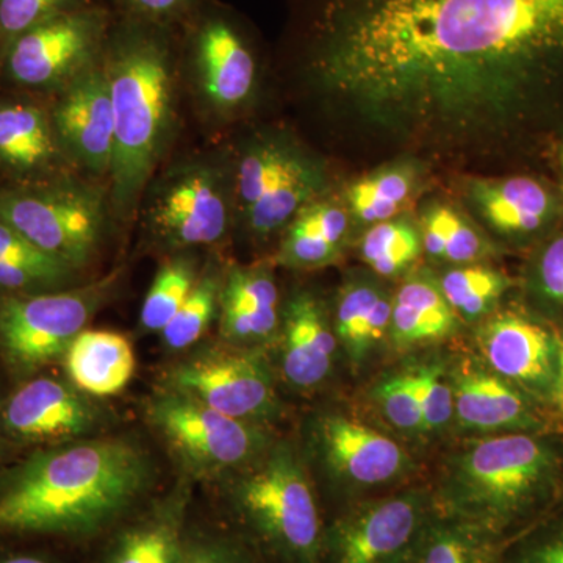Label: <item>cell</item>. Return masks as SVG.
<instances>
[{
	"instance_id": "cell-14",
	"label": "cell",
	"mask_w": 563,
	"mask_h": 563,
	"mask_svg": "<svg viewBox=\"0 0 563 563\" xmlns=\"http://www.w3.org/2000/svg\"><path fill=\"white\" fill-rule=\"evenodd\" d=\"M49 114L58 146L74 172L95 181H109L114 118L102 60L55 92Z\"/></svg>"
},
{
	"instance_id": "cell-38",
	"label": "cell",
	"mask_w": 563,
	"mask_h": 563,
	"mask_svg": "<svg viewBox=\"0 0 563 563\" xmlns=\"http://www.w3.org/2000/svg\"><path fill=\"white\" fill-rule=\"evenodd\" d=\"M412 380L420 401L424 431H439L454 417L453 387L437 368H422L412 374Z\"/></svg>"
},
{
	"instance_id": "cell-6",
	"label": "cell",
	"mask_w": 563,
	"mask_h": 563,
	"mask_svg": "<svg viewBox=\"0 0 563 563\" xmlns=\"http://www.w3.org/2000/svg\"><path fill=\"white\" fill-rule=\"evenodd\" d=\"M0 220L76 272L87 268L111 221L109 191L73 173L0 190Z\"/></svg>"
},
{
	"instance_id": "cell-18",
	"label": "cell",
	"mask_w": 563,
	"mask_h": 563,
	"mask_svg": "<svg viewBox=\"0 0 563 563\" xmlns=\"http://www.w3.org/2000/svg\"><path fill=\"white\" fill-rule=\"evenodd\" d=\"M314 439L325 465L346 483L388 484L410 468L409 455L398 443L343 415L322 417Z\"/></svg>"
},
{
	"instance_id": "cell-35",
	"label": "cell",
	"mask_w": 563,
	"mask_h": 563,
	"mask_svg": "<svg viewBox=\"0 0 563 563\" xmlns=\"http://www.w3.org/2000/svg\"><path fill=\"white\" fill-rule=\"evenodd\" d=\"M420 563H496V559L484 536L465 526H448L431 533Z\"/></svg>"
},
{
	"instance_id": "cell-1",
	"label": "cell",
	"mask_w": 563,
	"mask_h": 563,
	"mask_svg": "<svg viewBox=\"0 0 563 563\" xmlns=\"http://www.w3.org/2000/svg\"><path fill=\"white\" fill-rule=\"evenodd\" d=\"M302 55L369 124L503 135L563 99V0H307Z\"/></svg>"
},
{
	"instance_id": "cell-30",
	"label": "cell",
	"mask_w": 563,
	"mask_h": 563,
	"mask_svg": "<svg viewBox=\"0 0 563 563\" xmlns=\"http://www.w3.org/2000/svg\"><path fill=\"white\" fill-rule=\"evenodd\" d=\"M222 280L224 272L217 263L210 261L203 266L179 312L161 332L166 350H188L206 335L214 318L220 317Z\"/></svg>"
},
{
	"instance_id": "cell-44",
	"label": "cell",
	"mask_w": 563,
	"mask_h": 563,
	"mask_svg": "<svg viewBox=\"0 0 563 563\" xmlns=\"http://www.w3.org/2000/svg\"><path fill=\"white\" fill-rule=\"evenodd\" d=\"M554 402H563V336H558V363H555Z\"/></svg>"
},
{
	"instance_id": "cell-46",
	"label": "cell",
	"mask_w": 563,
	"mask_h": 563,
	"mask_svg": "<svg viewBox=\"0 0 563 563\" xmlns=\"http://www.w3.org/2000/svg\"><path fill=\"white\" fill-rule=\"evenodd\" d=\"M561 406H562V409H563V402L561 404Z\"/></svg>"
},
{
	"instance_id": "cell-5",
	"label": "cell",
	"mask_w": 563,
	"mask_h": 563,
	"mask_svg": "<svg viewBox=\"0 0 563 563\" xmlns=\"http://www.w3.org/2000/svg\"><path fill=\"white\" fill-rule=\"evenodd\" d=\"M562 476V453L550 440L501 433L455 459L450 490L463 509L501 523L553 495Z\"/></svg>"
},
{
	"instance_id": "cell-2",
	"label": "cell",
	"mask_w": 563,
	"mask_h": 563,
	"mask_svg": "<svg viewBox=\"0 0 563 563\" xmlns=\"http://www.w3.org/2000/svg\"><path fill=\"white\" fill-rule=\"evenodd\" d=\"M102 66L114 118L107 181L111 220L129 224L180 128L184 79L177 27L120 16L111 22Z\"/></svg>"
},
{
	"instance_id": "cell-3",
	"label": "cell",
	"mask_w": 563,
	"mask_h": 563,
	"mask_svg": "<svg viewBox=\"0 0 563 563\" xmlns=\"http://www.w3.org/2000/svg\"><path fill=\"white\" fill-rule=\"evenodd\" d=\"M135 443L74 440L25 459L0 481V537L80 536L120 517L150 487Z\"/></svg>"
},
{
	"instance_id": "cell-11",
	"label": "cell",
	"mask_w": 563,
	"mask_h": 563,
	"mask_svg": "<svg viewBox=\"0 0 563 563\" xmlns=\"http://www.w3.org/2000/svg\"><path fill=\"white\" fill-rule=\"evenodd\" d=\"M147 417L174 457L196 477L244 468L268 448L255 422L228 417L168 388L152 396Z\"/></svg>"
},
{
	"instance_id": "cell-32",
	"label": "cell",
	"mask_w": 563,
	"mask_h": 563,
	"mask_svg": "<svg viewBox=\"0 0 563 563\" xmlns=\"http://www.w3.org/2000/svg\"><path fill=\"white\" fill-rule=\"evenodd\" d=\"M421 224L422 247L433 258L461 265L479 261L487 252L483 235L451 207L433 206Z\"/></svg>"
},
{
	"instance_id": "cell-20",
	"label": "cell",
	"mask_w": 563,
	"mask_h": 563,
	"mask_svg": "<svg viewBox=\"0 0 563 563\" xmlns=\"http://www.w3.org/2000/svg\"><path fill=\"white\" fill-rule=\"evenodd\" d=\"M461 428L476 432L540 433L544 420L531 396L495 373L468 369L453 387Z\"/></svg>"
},
{
	"instance_id": "cell-17",
	"label": "cell",
	"mask_w": 563,
	"mask_h": 563,
	"mask_svg": "<svg viewBox=\"0 0 563 563\" xmlns=\"http://www.w3.org/2000/svg\"><path fill=\"white\" fill-rule=\"evenodd\" d=\"M98 410L73 384L40 377L22 385L2 410V424L27 443H68L88 435Z\"/></svg>"
},
{
	"instance_id": "cell-41",
	"label": "cell",
	"mask_w": 563,
	"mask_h": 563,
	"mask_svg": "<svg viewBox=\"0 0 563 563\" xmlns=\"http://www.w3.org/2000/svg\"><path fill=\"white\" fill-rule=\"evenodd\" d=\"M174 563H250L229 544L214 540H191L181 543Z\"/></svg>"
},
{
	"instance_id": "cell-42",
	"label": "cell",
	"mask_w": 563,
	"mask_h": 563,
	"mask_svg": "<svg viewBox=\"0 0 563 563\" xmlns=\"http://www.w3.org/2000/svg\"><path fill=\"white\" fill-rule=\"evenodd\" d=\"M521 563H563V525L533 543L521 558Z\"/></svg>"
},
{
	"instance_id": "cell-24",
	"label": "cell",
	"mask_w": 563,
	"mask_h": 563,
	"mask_svg": "<svg viewBox=\"0 0 563 563\" xmlns=\"http://www.w3.org/2000/svg\"><path fill=\"white\" fill-rule=\"evenodd\" d=\"M65 366L77 390L99 398L114 396L135 374V351L122 333L85 329L66 351Z\"/></svg>"
},
{
	"instance_id": "cell-25",
	"label": "cell",
	"mask_w": 563,
	"mask_h": 563,
	"mask_svg": "<svg viewBox=\"0 0 563 563\" xmlns=\"http://www.w3.org/2000/svg\"><path fill=\"white\" fill-rule=\"evenodd\" d=\"M459 317L439 280L428 274L409 277L393 296L390 333L399 347L417 346L451 335Z\"/></svg>"
},
{
	"instance_id": "cell-28",
	"label": "cell",
	"mask_w": 563,
	"mask_h": 563,
	"mask_svg": "<svg viewBox=\"0 0 563 563\" xmlns=\"http://www.w3.org/2000/svg\"><path fill=\"white\" fill-rule=\"evenodd\" d=\"M185 495H173L151 517L129 529L118 540L109 563H174L179 555Z\"/></svg>"
},
{
	"instance_id": "cell-7",
	"label": "cell",
	"mask_w": 563,
	"mask_h": 563,
	"mask_svg": "<svg viewBox=\"0 0 563 563\" xmlns=\"http://www.w3.org/2000/svg\"><path fill=\"white\" fill-rule=\"evenodd\" d=\"M232 155L236 220L257 239L284 232L324 192L321 166L287 135L258 133Z\"/></svg>"
},
{
	"instance_id": "cell-23",
	"label": "cell",
	"mask_w": 563,
	"mask_h": 563,
	"mask_svg": "<svg viewBox=\"0 0 563 563\" xmlns=\"http://www.w3.org/2000/svg\"><path fill=\"white\" fill-rule=\"evenodd\" d=\"M470 198L496 232L509 236L536 235L563 213L561 199L532 177L476 180Z\"/></svg>"
},
{
	"instance_id": "cell-31",
	"label": "cell",
	"mask_w": 563,
	"mask_h": 563,
	"mask_svg": "<svg viewBox=\"0 0 563 563\" xmlns=\"http://www.w3.org/2000/svg\"><path fill=\"white\" fill-rule=\"evenodd\" d=\"M412 191V173L404 168H388L352 184L346 201L357 221L374 225L395 220L410 201Z\"/></svg>"
},
{
	"instance_id": "cell-43",
	"label": "cell",
	"mask_w": 563,
	"mask_h": 563,
	"mask_svg": "<svg viewBox=\"0 0 563 563\" xmlns=\"http://www.w3.org/2000/svg\"><path fill=\"white\" fill-rule=\"evenodd\" d=\"M0 563H58L49 555L33 551H0Z\"/></svg>"
},
{
	"instance_id": "cell-12",
	"label": "cell",
	"mask_w": 563,
	"mask_h": 563,
	"mask_svg": "<svg viewBox=\"0 0 563 563\" xmlns=\"http://www.w3.org/2000/svg\"><path fill=\"white\" fill-rule=\"evenodd\" d=\"M111 22L109 11L91 2L40 22L3 49L7 79L55 95L102 60Z\"/></svg>"
},
{
	"instance_id": "cell-19",
	"label": "cell",
	"mask_w": 563,
	"mask_h": 563,
	"mask_svg": "<svg viewBox=\"0 0 563 563\" xmlns=\"http://www.w3.org/2000/svg\"><path fill=\"white\" fill-rule=\"evenodd\" d=\"M0 169L16 184L76 173L58 146L49 109L31 101L0 102Z\"/></svg>"
},
{
	"instance_id": "cell-29",
	"label": "cell",
	"mask_w": 563,
	"mask_h": 563,
	"mask_svg": "<svg viewBox=\"0 0 563 563\" xmlns=\"http://www.w3.org/2000/svg\"><path fill=\"white\" fill-rule=\"evenodd\" d=\"M199 261L192 251L168 254L152 280L141 307L140 324L144 331L162 332L179 312L198 280Z\"/></svg>"
},
{
	"instance_id": "cell-10",
	"label": "cell",
	"mask_w": 563,
	"mask_h": 563,
	"mask_svg": "<svg viewBox=\"0 0 563 563\" xmlns=\"http://www.w3.org/2000/svg\"><path fill=\"white\" fill-rule=\"evenodd\" d=\"M120 273L65 290L3 296L0 301V347L7 361L33 372L65 357L88 322L109 301Z\"/></svg>"
},
{
	"instance_id": "cell-26",
	"label": "cell",
	"mask_w": 563,
	"mask_h": 563,
	"mask_svg": "<svg viewBox=\"0 0 563 563\" xmlns=\"http://www.w3.org/2000/svg\"><path fill=\"white\" fill-rule=\"evenodd\" d=\"M79 272L36 247L0 220V292L3 296L65 290Z\"/></svg>"
},
{
	"instance_id": "cell-21",
	"label": "cell",
	"mask_w": 563,
	"mask_h": 563,
	"mask_svg": "<svg viewBox=\"0 0 563 563\" xmlns=\"http://www.w3.org/2000/svg\"><path fill=\"white\" fill-rule=\"evenodd\" d=\"M280 369L285 380L310 390L331 374L336 335L312 292L298 291L288 299L280 318Z\"/></svg>"
},
{
	"instance_id": "cell-13",
	"label": "cell",
	"mask_w": 563,
	"mask_h": 563,
	"mask_svg": "<svg viewBox=\"0 0 563 563\" xmlns=\"http://www.w3.org/2000/svg\"><path fill=\"white\" fill-rule=\"evenodd\" d=\"M163 388L255 424L277 412L268 363L250 347L225 344L192 354L166 373Z\"/></svg>"
},
{
	"instance_id": "cell-4",
	"label": "cell",
	"mask_w": 563,
	"mask_h": 563,
	"mask_svg": "<svg viewBox=\"0 0 563 563\" xmlns=\"http://www.w3.org/2000/svg\"><path fill=\"white\" fill-rule=\"evenodd\" d=\"M136 214L147 240L168 254L224 242L236 221L232 152H192L163 166Z\"/></svg>"
},
{
	"instance_id": "cell-27",
	"label": "cell",
	"mask_w": 563,
	"mask_h": 563,
	"mask_svg": "<svg viewBox=\"0 0 563 563\" xmlns=\"http://www.w3.org/2000/svg\"><path fill=\"white\" fill-rule=\"evenodd\" d=\"M391 309L393 298L374 284L357 282L343 288L333 332L351 358L361 361L390 332Z\"/></svg>"
},
{
	"instance_id": "cell-8",
	"label": "cell",
	"mask_w": 563,
	"mask_h": 563,
	"mask_svg": "<svg viewBox=\"0 0 563 563\" xmlns=\"http://www.w3.org/2000/svg\"><path fill=\"white\" fill-rule=\"evenodd\" d=\"M181 27L185 90L211 124L231 120L257 90V57L250 38L229 11L203 3Z\"/></svg>"
},
{
	"instance_id": "cell-39",
	"label": "cell",
	"mask_w": 563,
	"mask_h": 563,
	"mask_svg": "<svg viewBox=\"0 0 563 563\" xmlns=\"http://www.w3.org/2000/svg\"><path fill=\"white\" fill-rule=\"evenodd\" d=\"M121 16L179 27L202 7V0H118Z\"/></svg>"
},
{
	"instance_id": "cell-15",
	"label": "cell",
	"mask_w": 563,
	"mask_h": 563,
	"mask_svg": "<svg viewBox=\"0 0 563 563\" xmlns=\"http://www.w3.org/2000/svg\"><path fill=\"white\" fill-rule=\"evenodd\" d=\"M493 373L531 398L554 401L558 336L518 312L493 314L477 335Z\"/></svg>"
},
{
	"instance_id": "cell-36",
	"label": "cell",
	"mask_w": 563,
	"mask_h": 563,
	"mask_svg": "<svg viewBox=\"0 0 563 563\" xmlns=\"http://www.w3.org/2000/svg\"><path fill=\"white\" fill-rule=\"evenodd\" d=\"M90 0H0V46H7L40 22L87 5Z\"/></svg>"
},
{
	"instance_id": "cell-22",
	"label": "cell",
	"mask_w": 563,
	"mask_h": 563,
	"mask_svg": "<svg viewBox=\"0 0 563 563\" xmlns=\"http://www.w3.org/2000/svg\"><path fill=\"white\" fill-rule=\"evenodd\" d=\"M276 280L265 266H232L224 272L220 332L228 344L250 347L273 339L282 310Z\"/></svg>"
},
{
	"instance_id": "cell-40",
	"label": "cell",
	"mask_w": 563,
	"mask_h": 563,
	"mask_svg": "<svg viewBox=\"0 0 563 563\" xmlns=\"http://www.w3.org/2000/svg\"><path fill=\"white\" fill-rule=\"evenodd\" d=\"M533 280L537 292L544 301L563 312V233L547 243L540 252Z\"/></svg>"
},
{
	"instance_id": "cell-37",
	"label": "cell",
	"mask_w": 563,
	"mask_h": 563,
	"mask_svg": "<svg viewBox=\"0 0 563 563\" xmlns=\"http://www.w3.org/2000/svg\"><path fill=\"white\" fill-rule=\"evenodd\" d=\"M377 401L385 417L402 431H424L420 401L412 380V374L391 377L377 388Z\"/></svg>"
},
{
	"instance_id": "cell-33",
	"label": "cell",
	"mask_w": 563,
	"mask_h": 563,
	"mask_svg": "<svg viewBox=\"0 0 563 563\" xmlns=\"http://www.w3.org/2000/svg\"><path fill=\"white\" fill-rule=\"evenodd\" d=\"M439 284L457 317L476 321L495 309L512 280L488 266L473 265L451 269Z\"/></svg>"
},
{
	"instance_id": "cell-45",
	"label": "cell",
	"mask_w": 563,
	"mask_h": 563,
	"mask_svg": "<svg viewBox=\"0 0 563 563\" xmlns=\"http://www.w3.org/2000/svg\"><path fill=\"white\" fill-rule=\"evenodd\" d=\"M561 166H562V172H563V152H562V155H561Z\"/></svg>"
},
{
	"instance_id": "cell-16",
	"label": "cell",
	"mask_w": 563,
	"mask_h": 563,
	"mask_svg": "<svg viewBox=\"0 0 563 563\" xmlns=\"http://www.w3.org/2000/svg\"><path fill=\"white\" fill-rule=\"evenodd\" d=\"M424 503L417 493L393 496L346 515L333 528L335 563H398L420 532Z\"/></svg>"
},
{
	"instance_id": "cell-34",
	"label": "cell",
	"mask_w": 563,
	"mask_h": 563,
	"mask_svg": "<svg viewBox=\"0 0 563 563\" xmlns=\"http://www.w3.org/2000/svg\"><path fill=\"white\" fill-rule=\"evenodd\" d=\"M421 251V233L404 220L372 225L361 244L363 262L384 277H395L409 269Z\"/></svg>"
},
{
	"instance_id": "cell-9",
	"label": "cell",
	"mask_w": 563,
	"mask_h": 563,
	"mask_svg": "<svg viewBox=\"0 0 563 563\" xmlns=\"http://www.w3.org/2000/svg\"><path fill=\"white\" fill-rule=\"evenodd\" d=\"M240 512L280 553L313 563L320 553L321 523L312 485L298 455L279 444L240 477L233 488Z\"/></svg>"
}]
</instances>
